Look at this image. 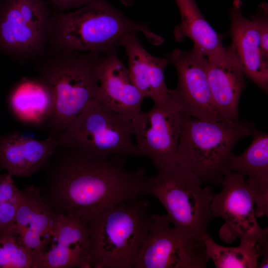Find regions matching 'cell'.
Segmentation results:
<instances>
[{
	"instance_id": "1",
	"label": "cell",
	"mask_w": 268,
	"mask_h": 268,
	"mask_svg": "<svg viewBox=\"0 0 268 268\" xmlns=\"http://www.w3.org/2000/svg\"><path fill=\"white\" fill-rule=\"evenodd\" d=\"M57 144L43 168L40 193L52 209L88 224L104 211L143 195L145 170L127 169L122 162Z\"/></svg>"
},
{
	"instance_id": "2",
	"label": "cell",
	"mask_w": 268,
	"mask_h": 268,
	"mask_svg": "<svg viewBox=\"0 0 268 268\" xmlns=\"http://www.w3.org/2000/svg\"><path fill=\"white\" fill-rule=\"evenodd\" d=\"M133 32L142 33L153 45L164 42L148 23L132 20L105 0H93L74 11L52 14L47 55L62 52L116 53L125 37Z\"/></svg>"
},
{
	"instance_id": "3",
	"label": "cell",
	"mask_w": 268,
	"mask_h": 268,
	"mask_svg": "<svg viewBox=\"0 0 268 268\" xmlns=\"http://www.w3.org/2000/svg\"><path fill=\"white\" fill-rule=\"evenodd\" d=\"M104 54L62 52L36 60L38 77L48 85L53 108L46 126L57 138L68 124L98 100L99 70Z\"/></svg>"
},
{
	"instance_id": "4",
	"label": "cell",
	"mask_w": 268,
	"mask_h": 268,
	"mask_svg": "<svg viewBox=\"0 0 268 268\" xmlns=\"http://www.w3.org/2000/svg\"><path fill=\"white\" fill-rule=\"evenodd\" d=\"M254 126L246 120L206 121L182 114L177 165L202 183L222 186L234 146L251 135Z\"/></svg>"
},
{
	"instance_id": "5",
	"label": "cell",
	"mask_w": 268,
	"mask_h": 268,
	"mask_svg": "<svg viewBox=\"0 0 268 268\" xmlns=\"http://www.w3.org/2000/svg\"><path fill=\"white\" fill-rule=\"evenodd\" d=\"M152 214L141 197L101 212L87 224L93 268H135Z\"/></svg>"
},
{
	"instance_id": "6",
	"label": "cell",
	"mask_w": 268,
	"mask_h": 268,
	"mask_svg": "<svg viewBox=\"0 0 268 268\" xmlns=\"http://www.w3.org/2000/svg\"><path fill=\"white\" fill-rule=\"evenodd\" d=\"M157 170L154 176L147 178L143 195H152L160 201L173 226L204 239L213 218L212 188H202L195 174L178 165Z\"/></svg>"
},
{
	"instance_id": "7",
	"label": "cell",
	"mask_w": 268,
	"mask_h": 268,
	"mask_svg": "<svg viewBox=\"0 0 268 268\" xmlns=\"http://www.w3.org/2000/svg\"><path fill=\"white\" fill-rule=\"evenodd\" d=\"M131 121L97 100L68 124L57 137L58 144L100 157L139 155Z\"/></svg>"
},
{
	"instance_id": "8",
	"label": "cell",
	"mask_w": 268,
	"mask_h": 268,
	"mask_svg": "<svg viewBox=\"0 0 268 268\" xmlns=\"http://www.w3.org/2000/svg\"><path fill=\"white\" fill-rule=\"evenodd\" d=\"M51 15L44 0H0V52L19 62L46 56Z\"/></svg>"
},
{
	"instance_id": "9",
	"label": "cell",
	"mask_w": 268,
	"mask_h": 268,
	"mask_svg": "<svg viewBox=\"0 0 268 268\" xmlns=\"http://www.w3.org/2000/svg\"><path fill=\"white\" fill-rule=\"evenodd\" d=\"M166 214H152L135 268H205L203 238L174 226Z\"/></svg>"
},
{
	"instance_id": "10",
	"label": "cell",
	"mask_w": 268,
	"mask_h": 268,
	"mask_svg": "<svg viewBox=\"0 0 268 268\" xmlns=\"http://www.w3.org/2000/svg\"><path fill=\"white\" fill-rule=\"evenodd\" d=\"M182 113L171 96L154 103L132 120L133 135L139 155L149 157L157 169L177 165Z\"/></svg>"
},
{
	"instance_id": "11",
	"label": "cell",
	"mask_w": 268,
	"mask_h": 268,
	"mask_svg": "<svg viewBox=\"0 0 268 268\" xmlns=\"http://www.w3.org/2000/svg\"><path fill=\"white\" fill-rule=\"evenodd\" d=\"M222 190L213 195L210 209L213 218L221 217L224 223L219 235L227 243L236 239L268 245V227L262 228L255 213V203L245 176L228 171L224 176Z\"/></svg>"
},
{
	"instance_id": "12",
	"label": "cell",
	"mask_w": 268,
	"mask_h": 268,
	"mask_svg": "<svg viewBox=\"0 0 268 268\" xmlns=\"http://www.w3.org/2000/svg\"><path fill=\"white\" fill-rule=\"evenodd\" d=\"M175 67L178 81L171 96L183 115L200 120L223 119L213 103L207 76V59L194 47L183 51L176 48L166 54Z\"/></svg>"
},
{
	"instance_id": "13",
	"label": "cell",
	"mask_w": 268,
	"mask_h": 268,
	"mask_svg": "<svg viewBox=\"0 0 268 268\" xmlns=\"http://www.w3.org/2000/svg\"><path fill=\"white\" fill-rule=\"evenodd\" d=\"M87 224L73 215H59L46 250L33 268H91Z\"/></svg>"
},
{
	"instance_id": "14",
	"label": "cell",
	"mask_w": 268,
	"mask_h": 268,
	"mask_svg": "<svg viewBox=\"0 0 268 268\" xmlns=\"http://www.w3.org/2000/svg\"><path fill=\"white\" fill-rule=\"evenodd\" d=\"M59 216L43 199L38 187L30 185L21 190L12 229L33 256L34 265L48 247Z\"/></svg>"
},
{
	"instance_id": "15",
	"label": "cell",
	"mask_w": 268,
	"mask_h": 268,
	"mask_svg": "<svg viewBox=\"0 0 268 268\" xmlns=\"http://www.w3.org/2000/svg\"><path fill=\"white\" fill-rule=\"evenodd\" d=\"M207 76L212 100L224 120L239 119V103L245 86L238 59L231 45L207 57Z\"/></svg>"
},
{
	"instance_id": "16",
	"label": "cell",
	"mask_w": 268,
	"mask_h": 268,
	"mask_svg": "<svg viewBox=\"0 0 268 268\" xmlns=\"http://www.w3.org/2000/svg\"><path fill=\"white\" fill-rule=\"evenodd\" d=\"M242 2L234 0L228 10L230 19V45L245 76L266 94L268 92V58L263 53L260 36L253 22L240 10Z\"/></svg>"
},
{
	"instance_id": "17",
	"label": "cell",
	"mask_w": 268,
	"mask_h": 268,
	"mask_svg": "<svg viewBox=\"0 0 268 268\" xmlns=\"http://www.w3.org/2000/svg\"><path fill=\"white\" fill-rule=\"evenodd\" d=\"M98 100L131 120L142 111L144 97L133 83L117 53L104 55L99 70Z\"/></svg>"
},
{
	"instance_id": "18",
	"label": "cell",
	"mask_w": 268,
	"mask_h": 268,
	"mask_svg": "<svg viewBox=\"0 0 268 268\" xmlns=\"http://www.w3.org/2000/svg\"><path fill=\"white\" fill-rule=\"evenodd\" d=\"M57 144L51 135L38 140L17 132L0 134V167L12 176L29 177L44 167Z\"/></svg>"
},
{
	"instance_id": "19",
	"label": "cell",
	"mask_w": 268,
	"mask_h": 268,
	"mask_svg": "<svg viewBox=\"0 0 268 268\" xmlns=\"http://www.w3.org/2000/svg\"><path fill=\"white\" fill-rule=\"evenodd\" d=\"M136 32L127 35L122 46L128 59V69L131 79L144 97L154 103L169 98L171 89L166 86L164 70L170 63L166 58L156 57L141 45Z\"/></svg>"
},
{
	"instance_id": "20",
	"label": "cell",
	"mask_w": 268,
	"mask_h": 268,
	"mask_svg": "<svg viewBox=\"0 0 268 268\" xmlns=\"http://www.w3.org/2000/svg\"><path fill=\"white\" fill-rule=\"evenodd\" d=\"M251 135L248 148L239 155H232L228 171L248 177L246 182L255 201V215L268 216V134L254 126Z\"/></svg>"
},
{
	"instance_id": "21",
	"label": "cell",
	"mask_w": 268,
	"mask_h": 268,
	"mask_svg": "<svg viewBox=\"0 0 268 268\" xmlns=\"http://www.w3.org/2000/svg\"><path fill=\"white\" fill-rule=\"evenodd\" d=\"M8 104L21 123L34 126H46L53 111V96L47 83L39 77L21 78L12 88Z\"/></svg>"
},
{
	"instance_id": "22",
	"label": "cell",
	"mask_w": 268,
	"mask_h": 268,
	"mask_svg": "<svg viewBox=\"0 0 268 268\" xmlns=\"http://www.w3.org/2000/svg\"><path fill=\"white\" fill-rule=\"evenodd\" d=\"M175 0L181 17L173 31L176 41L190 39L193 47L206 57L224 47L222 44L224 35L217 33L205 20L195 0Z\"/></svg>"
},
{
	"instance_id": "23",
	"label": "cell",
	"mask_w": 268,
	"mask_h": 268,
	"mask_svg": "<svg viewBox=\"0 0 268 268\" xmlns=\"http://www.w3.org/2000/svg\"><path fill=\"white\" fill-rule=\"evenodd\" d=\"M203 240L208 258L216 268H257L262 249L266 246L241 240L238 247H224L216 244L209 234Z\"/></svg>"
},
{
	"instance_id": "24",
	"label": "cell",
	"mask_w": 268,
	"mask_h": 268,
	"mask_svg": "<svg viewBox=\"0 0 268 268\" xmlns=\"http://www.w3.org/2000/svg\"><path fill=\"white\" fill-rule=\"evenodd\" d=\"M33 256L12 229L0 233V268H33Z\"/></svg>"
},
{
	"instance_id": "25",
	"label": "cell",
	"mask_w": 268,
	"mask_h": 268,
	"mask_svg": "<svg viewBox=\"0 0 268 268\" xmlns=\"http://www.w3.org/2000/svg\"><path fill=\"white\" fill-rule=\"evenodd\" d=\"M254 23L260 36L261 47L264 55L268 58V6L266 2L258 6L257 12L250 18Z\"/></svg>"
},
{
	"instance_id": "26",
	"label": "cell",
	"mask_w": 268,
	"mask_h": 268,
	"mask_svg": "<svg viewBox=\"0 0 268 268\" xmlns=\"http://www.w3.org/2000/svg\"><path fill=\"white\" fill-rule=\"evenodd\" d=\"M12 177L9 173L0 174V201H20L21 190L15 186Z\"/></svg>"
},
{
	"instance_id": "27",
	"label": "cell",
	"mask_w": 268,
	"mask_h": 268,
	"mask_svg": "<svg viewBox=\"0 0 268 268\" xmlns=\"http://www.w3.org/2000/svg\"><path fill=\"white\" fill-rule=\"evenodd\" d=\"M19 201H0V233L13 224Z\"/></svg>"
},
{
	"instance_id": "28",
	"label": "cell",
	"mask_w": 268,
	"mask_h": 268,
	"mask_svg": "<svg viewBox=\"0 0 268 268\" xmlns=\"http://www.w3.org/2000/svg\"><path fill=\"white\" fill-rule=\"evenodd\" d=\"M48 1L58 10L64 12L72 8H78L87 4L93 0H48Z\"/></svg>"
},
{
	"instance_id": "29",
	"label": "cell",
	"mask_w": 268,
	"mask_h": 268,
	"mask_svg": "<svg viewBox=\"0 0 268 268\" xmlns=\"http://www.w3.org/2000/svg\"><path fill=\"white\" fill-rule=\"evenodd\" d=\"M262 259L259 264L258 268H267L268 267V246L264 247L262 251L261 256Z\"/></svg>"
},
{
	"instance_id": "30",
	"label": "cell",
	"mask_w": 268,
	"mask_h": 268,
	"mask_svg": "<svg viewBox=\"0 0 268 268\" xmlns=\"http://www.w3.org/2000/svg\"><path fill=\"white\" fill-rule=\"evenodd\" d=\"M121 2L126 6H130L132 4V0H120Z\"/></svg>"
}]
</instances>
